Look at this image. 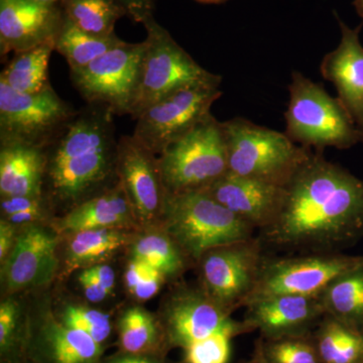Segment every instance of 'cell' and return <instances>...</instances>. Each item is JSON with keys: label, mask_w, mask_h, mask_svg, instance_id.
I'll return each mask as SVG.
<instances>
[{"label": "cell", "mask_w": 363, "mask_h": 363, "mask_svg": "<svg viewBox=\"0 0 363 363\" xmlns=\"http://www.w3.org/2000/svg\"><path fill=\"white\" fill-rule=\"evenodd\" d=\"M264 240L286 247H335L363 238V180L322 152L310 154L286 185Z\"/></svg>", "instance_id": "6da1fadb"}, {"label": "cell", "mask_w": 363, "mask_h": 363, "mask_svg": "<svg viewBox=\"0 0 363 363\" xmlns=\"http://www.w3.org/2000/svg\"><path fill=\"white\" fill-rule=\"evenodd\" d=\"M113 111L87 104L45 147V183L50 195L74 206L97 196L116 176L117 150ZM72 207V208H73Z\"/></svg>", "instance_id": "7a4b0ae2"}, {"label": "cell", "mask_w": 363, "mask_h": 363, "mask_svg": "<svg viewBox=\"0 0 363 363\" xmlns=\"http://www.w3.org/2000/svg\"><path fill=\"white\" fill-rule=\"evenodd\" d=\"M161 218L166 233L196 259L213 248L250 240L255 229L204 190L167 193Z\"/></svg>", "instance_id": "3957f363"}, {"label": "cell", "mask_w": 363, "mask_h": 363, "mask_svg": "<svg viewBox=\"0 0 363 363\" xmlns=\"http://www.w3.org/2000/svg\"><path fill=\"white\" fill-rule=\"evenodd\" d=\"M289 92L285 133L294 143L319 152L329 147L350 149L363 143V130L339 98L329 95L323 85L295 71Z\"/></svg>", "instance_id": "277c9868"}, {"label": "cell", "mask_w": 363, "mask_h": 363, "mask_svg": "<svg viewBox=\"0 0 363 363\" xmlns=\"http://www.w3.org/2000/svg\"><path fill=\"white\" fill-rule=\"evenodd\" d=\"M231 175L286 186L312 152L285 133L242 117L222 123Z\"/></svg>", "instance_id": "5b68a950"}, {"label": "cell", "mask_w": 363, "mask_h": 363, "mask_svg": "<svg viewBox=\"0 0 363 363\" xmlns=\"http://www.w3.org/2000/svg\"><path fill=\"white\" fill-rule=\"evenodd\" d=\"M143 25L147 30V39L130 112L133 118L176 91L205 83L221 82V76L203 69L154 16L143 21Z\"/></svg>", "instance_id": "8992f818"}, {"label": "cell", "mask_w": 363, "mask_h": 363, "mask_svg": "<svg viewBox=\"0 0 363 363\" xmlns=\"http://www.w3.org/2000/svg\"><path fill=\"white\" fill-rule=\"evenodd\" d=\"M159 164L168 194L205 190L228 172L222 123L210 114L162 150Z\"/></svg>", "instance_id": "52a82bcc"}, {"label": "cell", "mask_w": 363, "mask_h": 363, "mask_svg": "<svg viewBox=\"0 0 363 363\" xmlns=\"http://www.w3.org/2000/svg\"><path fill=\"white\" fill-rule=\"evenodd\" d=\"M76 111L52 85L40 92L21 93L0 81V145L45 149Z\"/></svg>", "instance_id": "ba28073f"}, {"label": "cell", "mask_w": 363, "mask_h": 363, "mask_svg": "<svg viewBox=\"0 0 363 363\" xmlns=\"http://www.w3.org/2000/svg\"><path fill=\"white\" fill-rule=\"evenodd\" d=\"M145 40L123 42L83 68L70 70L74 87L86 104H101L114 114H130L135 102Z\"/></svg>", "instance_id": "9c48e42d"}, {"label": "cell", "mask_w": 363, "mask_h": 363, "mask_svg": "<svg viewBox=\"0 0 363 363\" xmlns=\"http://www.w3.org/2000/svg\"><path fill=\"white\" fill-rule=\"evenodd\" d=\"M221 82L183 88L150 105L136 117L133 135L150 152L161 155L211 114L212 105L222 96Z\"/></svg>", "instance_id": "30bf717a"}, {"label": "cell", "mask_w": 363, "mask_h": 363, "mask_svg": "<svg viewBox=\"0 0 363 363\" xmlns=\"http://www.w3.org/2000/svg\"><path fill=\"white\" fill-rule=\"evenodd\" d=\"M362 264L363 257L336 253L264 259L245 307L253 301L274 296L320 295L334 279Z\"/></svg>", "instance_id": "8fae6325"}, {"label": "cell", "mask_w": 363, "mask_h": 363, "mask_svg": "<svg viewBox=\"0 0 363 363\" xmlns=\"http://www.w3.org/2000/svg\"><path fill=\"white\" fill-rule=\"evenodd\" d=\"M200 260L204 292L230 312L245 307L264 262L259 241L252 238L213 248Z\"/></svg>", "instance_id": "7c38bea8"}, {"label": "cell", "mask_w": 363, "mask_h": 363, "mask_svg": "<svg viewBox=\"0 0 363 363\" xmlns=\"http://www.w3.org/2000/svg\"><path fill=\"white\" fill-rule=\"evenodd\" d=\"M205 292H184L174 298L164 316V336L174 347L185 350L190 344L216 333L233 337L255 331Z\"/></svg>", "instance_id": "4fadbf2b"}, {"label": "cell", "mask_w": 363, "mask_h": 363, "mask_svg": "<svg viewBox=\"0 0 363 363\" xmlns=\"http://www.w3.org/2000/svg\"><path fill=\"white\" fill-rule=\"evenodd\" d=\"M155 156L133 135H123L118 140L117 179L136 218L145 222L161 217L167 197L159 159Z\"/></svg>", "instance_id": "5bb4252c"}, {"label": "cell", "mask_w": 363, "mask_h": 363, "mask_svg": "<svg viewBox=\"0 0 363 363\" xmlns=\"http://www.w3.org/2000/svg\"><path fill=\"white\" fill-rule=\"evenodd\" d=\"M64 18L61 4L0 0V55L28 51L56 40Z\"/></svg>", "instance_id": "9a60e30c"}, {"label": "cell", "mask_w": 363, "mask_h": 363, "mask_svg": "<svg viewBox=\"0 0 363 363\" xmlns=\"http://www.w3.org/2000/svg\"><path fill=\"white\" fill-rule=\"evenodd\" d=\"M243 321L260 332L264 340L310 335L326 313L320 295H279L247 306Z\"/></svg>", "instance_id": "2e32d148"}, {"label": "cell", "mask_w": 363, "mask_h": 363, "mask_svg": "<svg viewBox=\"0 0 363 363\" xmlns=\"http://www.w3.org/2000/svg\"><path fill=\"white\" fill-rule=\"evenodd\" d=\"M204 191L253 228L264 230L281 211L286 186L227 173Z\"/></svg>", "instance_id": "e0dca14e"}, {"label": "cell", "mask_w": 363, "mask_h": 363, "mask_svg": "<svg viewBox=\"0 0 363 363\" xmlns=\"http://www.w3.org/2000/svg\"><path fill=\"white\" fill-rule=\"evenodd\" d=\"M334 13L340 26V44L324 57L320 71L335 86L341 104L363 130V45L359 39L363 23L351 28Z\"/></svg>", "instance_id": "ac0fdd59"}, {"label": "cell", "mask_w": 363, "mask_h": 363, "mask_svg": "<svg viewBox=\"0 0 363 363\" xmlns=\"http://www.w3.org/2000/svg\"><path fill=\"white\" fill-rule=\"evenodd\" d=\"M57 240L40 227H30L16 238L2 269L7 288L20 290L43 285L54 276L58 260Z\"/></svg>", "instance_id": "d6986e66"}, {"label": "cell", "mask_w": 363, "mask_h": 363, "mask_svg": "<svg viewBox=\"0 0 363 363\" xmlns=\"http://www.w3.org/2000/svg\"><path fill=\"white\" fill-rule=\"evenodd\" d=\"M26 350L35 363H100L104 353V346L84 332L52 317L33 328Z\"/></svg>", "instance_id": "ffe728a7"}, {"label": "cell", "mask_w": 363, "mask_h": 363, "mask_svg": "<svg viewBox=\"0 0 363 363\" xmlns=\"http://www.w3.org/2000/svg\"><path fill=\"white\" fill-rule=\"evenodd\" d=\"M0 147L1 198L44 195L45 149L20 143L0 145Z\"/></svg>", "instance_id": "44dd1931"}, {"label": "cell", "mask_w": 363, "mask_h": 363, "mask_svg": "<svg viewBox=\"0 0 363 363\" xmlns=\"http://www.w3.org/2000/svg\"><path fill=\"white\" fill-rule=\"evenodd\" d=\"M135 216L121 184L72 208L57 225L61 233L113 228L130 223Z\"/></svg>", "instance_id": "7402d4cb"}, {"label": "cell", "mask_w": 363, "mask_h": 363, "mask_svg": "<svg viewBox=\"0 0 363 363\" xmlns=\"http://www.w3.org/2000/svg\"><path fill=\"white\" fill-rule=\"evenodd\" d=\"M320 298L326 316L363 335V264L334 279Z\"/></svg>", "instance_id": "603a6c76"}, {"label": "cell", "mask_w": 363, "mask_h": 363, "mask_svg": "<svg viewBox=\"0 0 363 363\" xmlns=\"http://www.w3.org/2000/svg\"><path fill=\"white\" fill-rule=\"evenodd\" d=\"M55 40L13 54L0 75V81L21 93H37L49 87V61Z\"/></svg>", "instance_id": "cb8c5ba5"}, {"label": "cell", "mask_w": 363, "mask_h": 363, "mask_svg": "<svg viewBox=\"0 0 363 363\" xmlns=\"http://www.w3.org/2000/svg\"><path fill=\"white\" fill-rule=\"evenodd\" d=\"M123 42L116 33L102 37L84 32L65 16L55 40V51L67 60L70 70H75L87 66Z\"/></svg>", "instance_id": "d4e9b609"}, {"label": "cell", "mask_w": 363, "mask_h": 363, "mask_svg": "<svg viewBox=\"0 0 363 363\" xmlns=\"http://www.w3.org/2000/svg\"><path fill=\"white\" fill-rule=\"evenodd\" d=\"M321 363H358L363 360V335L325 316L312 334Z\"/></svg>", "instance_id": "484cf974"}, {"label": "cell", "mask_w": 363, "mask_h": 363, "mask_svg": "<svg viewBox=\"0 0 363 363\" xmlns=\"http://www.w3.org/2000/svg\"><path fill=\"white\" fill-rule=\"evenodd\" d=\"M128 241L125 234L113 228L91 229L74 233L67 250L68 269L98 264L111 257Z\"/></svg>", "instance_id": "4316f807"}, {"label": "cell", "mask_w": 363, "mask_h": 363, "mask_svg": "<svg viewBox=\"0 0 363 363\" xmlns=\"http://www.w3.org/2000/svg\"><path fill=\"white\" fill-rule=\"evenodd\" d=\"M60 4L74 25L102 37L114 35L117 21L126 16L118 0H63Z\"/></svg>", "instance_id": "83f0119b"}, {"label": "cell", "mask_w": 363, "mask_h": 363, "mask_svg": "<svg viewBox=\"0 0 363 363\" xmlns=\"http://www.w3.org/2000/svg\"><path fill=\"white\" fill-rule=\"evenodd\" d=\"M133 259L142 260L164 277H174L183 269V250L168 233H150L133 245Z\"/></svg>", "instance_id": "f1b7e54d"}, {"label": "cell", "mask_w": 363, "mask_h": 363, "mask_svg": "<svg viewBox=\"0 0 363 363\" xmlns=\"http://www.w3.org/2000/svg\"><path fill=\"white\" fill-rule=\"evenodd\" d=\"M118 331L121 350L128 354L149 355L160 341L156 321L140 308H130L123 313Z\"/></svg>", "instance_id": "f546056e"}, {"label": "cell", "mask_w": 363, "mask_h": 363, "mask_svg": "<svg viewBox=\"0 0 363 363\" xmlns=\"http://www.w3.org/2000/svg\"><path fill=\"white\" fill-rule=\"evenodd\" d=\"M264 355L271 363H321L312 334L264 340Z\"/></svg>", "instance_id": "4dcf8cb0"}, {"label": "cell", "mask_w": 363, "mask_h": 363, "mask_svg": "<svg viewBox=\"0 0 363 363\" xmlns=\"http://www.w3.org/2000/svg\"><path fill=\"white\" fill-rule=\"evenodd\" d=\"M60 321L66 326L84 332L102 346L111 335V315L97 310L67 306Z\"/></svg>", "instance_id": "1f68e13d"}, {"label": "cell", "mask_w": 363, "mask_h": 363, "mask_svg": "<svg viewBox=\"0 0 363 363\" xmlns=\"http://www.w3.org/2000/svg\"><path fill=\"white\" fill-rule=\"evenodd\" d=\"M233 338L228 333H216L190 344L184 350L186 363H228Z\"/></svg>", "instance_id": "d6a6232c"}, {"label": "cell", "mask_w": 363, "mask_h": 363, "mask_svg": "<svg viewBox=\"0 0 363 363\" xmlns=\"http://www.w3.org/2000/svg\"><path fill=\"white\" fill-rule=\"evenodd\" d=\"M45 209L44 195L1 198L2 214L13 225L35 223L44 217Z\"/></svg>", "instance_id": "836d02e7"}, {"label": "cell", "mask_w": 363, "mask_h": 363, "mask_svg": "<svg viewBox=\"0 0 363 363\" xmlns=\"http://www.w3.org/2000/svg\"><path fill=\"white\" fill-rule=\"evenodd\" d=\"M18 342V309L11 301L0 306V351L2 357L16 350Z\"/></svg>", "instance_id": "e575fe53"}, {"label": "cell", "mask_w": 363, "mask_h": 363, "mask_svg": "<svg viewBox=\"0 0 363 363\" xmlns=\"http://www.w3.org/2000/svg\"><path fill=\"white\" fill-rule=\"evenodd\" d=\"M125 11L126 16L143 23L149 18L154 16L155 0H118Z\"/></svg>", "instance_id": "d590c367"}, {"label": "cell", "mask_w": 363, "mask_h": 363, "mask_svg": "<svg viewBox=\"0 0 363 363\" xmlns=\"http://www.w3.org/2000/svg\"><path fill=\"white\" fill-rule=\"evenodd\" d=\"M79 283L82 286L83 292L87 300L92 303H99L104 301L108 292L98 281V279L91 274L89 269H86L79 276Z\"/></svg>", "instance_id": "8d00e7d4"}, {"label": "cell", "mask_w": 363, "mask_h": 363, "mask_svg": "<svg viewBox=\"0 0 363 363\" xmlns=\"http://www.w3.org/2000/svg\"><path fill=\"white\" fill-rule=\"evenodd\" d=\"M164 276L161 272L157 271L156 269H152L149 276L140 281L131 291V293L135 295V297L140 298V300H149V298L154 297L159 292L162 281H164Z\"/></svg>", "instance_id": "74e56055"}, {"label": "cell", "mask_w": 363, "mask_h": 363, "mask_svg": "<svg viewBox=\"0 0 363 363\" xmlns=\"http://www.w3.org/2000/svg\"><path fill=\"white\" fill-rule=\"evenodd\" d=\"M154 267L149 266L142 260L131 259L125 272V283L128 290L133 291L140 281H143Z\"/></svg>", "instance_id": "f35d334b"}, {"label": "cell", "mask_w": 363, "mask_h": 363, "mask_svg": "<svg viewBox=\"0 0 363 363\" xmlns=\"http://www.w3.org/2000/svg\"><path fill=\"white\" fill-rule=\"evenodd\" d=\"M91 274L98 279L105 290L111 294L116 285V274L113 269L108 264H98L89 267Z\"/></svg>", "instance_id": "ab89813d"}, {"label": "cell", "mask_w": 363, "mask_h": 363, "mask_svg": "<svg viewBox=\"0 0 363 363\" xmlns=\"http://www.w3.org/2000/svg\"><path fill=\"white\" fill-rule=\"evenodd\" d=\"M13 226L11 222L2 219L0 222V259H6L13 247Z\"/></svg>", "instance_id": "60d3db41"}, {"label": "cell", "mask_w": 363, "mask_h": 363, "mask_svg": "<svg viewBox=\"0 0 363 363\" xmlns=\"http://www.w3.org/2000/svg\"><path fill=\"white\" fill-rule=\"evenodd\" d=\"M106 363H164L161 359L147 354H128L124 353L123 357L112 358Z\"/></svg>", "instance_id": "b9f144b4"}, {"label": "cell", "mask_w": 363, "mask_h": 363, "mask_svg": "<svg viewBox=\"0 0 363 363\" xmlns=\"http://www.w3.org/2000/svg\"><path fill=\"white\" fill-rule=\"evenodd\" d=\"M247 363H271L264 355V347H262V338H259L255 345L252 357Z\"/></svg>", "instance_id": "7bdbcfd3"}, {"label": "cell", "mask_w": 363, "mask_h": 363, "mask_svg": "<svg viewBox=\"0 0 363 363\" xmlns=\"http://www.w3.org/2000/svg\"><path fill=\"white\" fill-rule=\"evenodd\" d=\"M353 6H354L358 16L362 18L363 21V0H354V1H353Z\"/></svg>", "instance_id": "ee69618b"}, {"label": "cell", "mask_w": 363, "mask_h": 363, "mask_svg": "<svg viewBox=\"0 0 363 363\" xmlns=\"http://www.w3.org/2000/svg\"><path fill=\"white\" fill-rule=\"evenodd\" d=\"M196 1L206 4H222V2H225L227 0H196Z\"/></svg>", "instance_id": "f6af8a7d"}, {"label": "cell", "mask_w": 363, "mask_h": 363, "mask_svg": "<svg viewBox=\"0 0 363 363\" xmlns=\"http://www.w3.org/2000/svg\"><path fill=\"white\" fill-rule=\"evenodd\" d=\"M35 1L42 2L48 4H60L63 0H35Z\"/></svg>", "instance_id": "bcb514c9"}, {"label": "cell", "mask_w": 363, "mask_h": 363, "mask_svg": "<svg viewBox=\"0 0 363 363\" xmlns=\"http://www.w3.org/2000/svg\"><path fill=\"white\" fill-rule=\"evenodd\" d=\"M358 363H363V360H362V362H358Z\"/></svg>", "instance_id": "7dc6e473"}, {"label": "cell", "mask_w": 363, "mask_h": 363, "mask_svg": "<svg viewBox=\"0 0 363 363\" xmlns=\"http://www.w3.org/2000/svg\"><path fill=\"white\" fill-rule=\"evenodd\" d=\"M243 363H247V362H243Z\"/></svg>", "instance_id": "c3c4849f"}]
</instances>
